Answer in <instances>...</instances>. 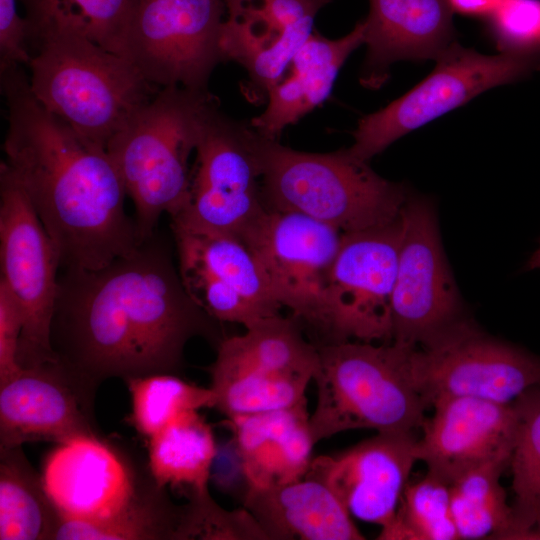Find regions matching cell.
I'll list each match as a JSON object with an SVG mask.
<instances>
[{"label": "cell", "mask_w": 540, "mask_h": 540, "mask_svg": "<svg viewBox=\"0 0 540 540\" xmlns=\"http://www.w3.org/2000/svg\"><path fill=\"white\" fill-rule=\"evenodd\" d=\"M209 316L153 241L97 270L66 269L51 327L61 363L81 383L174 374Z\"/></svg>", "instance_id": "1"}, {"label": "cell", "mask_w": 540, "mask_h": 540, "mask_svg": "<svg viewBox=\"0 0 540 540\" xmlns=\"http://www.w3.org/2000/svg\"><path fill=\"white\" fill-rule=\"evenodd\" d=\"M1 71L8 108L5 162L66 269L97 270L142 243L107 150L44 107L19 65Z\"/></svg>", "instance_id": "2"}, {"label": "cell", "mask_w": 540, "mask_h": 540, "mask_svg": "<svg viewBox=\"0 0 540 540\" xmlns=\"http://www.w3.org/2000/svg\"><path fill=\"white\" fill-rule=\"evenodd\" d=\"M30 88L38 101L104 147L161 89L126 58L69 30L29 39Z\"/></svg>", "instance_id": "3"}, {"label": "cell", "mask_w": 540, "mask_h": 540, "mask_svg": "<svg viewBox=\"0 0 540 540\" xmlns=\"http://www.w3.org/2000/svg\"><path fill=\"white\" fill-rule=\"evenodd\" d=\"M219 106L208 91L161 88L106 145L136 210L141 243L154 236L163 213L175 216L185 203L204 122Z\"/></svg>", "instance_id": "4"}, {"label": "cell", "mask_w": 540, "mask_h": 540, "mask_svg": "<svg viewBox=\"0 0 540 540\" xmlns=\"http://www.w3.org/2000/svg\"><path fill=\"white\" fill-rule=\"evenodd\" d=\"M317 347L316 406L309 418L315 444L355 429H421L429 407L412 377L415 346L349 340Z\"/></svg>", "instance_id": "5"}, {"label": "cell", "mask_w": 540, "mask_h": 540, "mask_svg": "<svg viewBox=\"0 0 540 540\" xmlns=\"http://www.w3.org/2000/svg\"><path fill=\"white\" fill-rule=\"evenodd\" d=\"M255 133L267 209L301 213L342 233L383 226L400 216L408 191L349 149L302 152Z\"/></svg>", "instance_id": "6"}, {"label": "cell", "mask_w": 540, "mask_h": 540, "mask_svg": "<svg viewBox=\"0 0 540 540\" xmlns=\"http://www.w3.org/2000/svg\"><path fill=\"white\" fill-rule=\"evenodd\" d=\"M220 341L210 367L215 407L227 419L288 408L306 399L319 352L296 319L280 314Z\"/></svg>", "instance_id": "7"}, {"label": "cell", "mask_w": 540, "mask_h": 540, "mask_svg": "<svg viewBox=\"0 0 540 540\" xmlns=\"http://www.w3.org/2000/svg\"><path fill=\"white\" fill-rule=\"evenodd\" d=\"M184 205L172 225L243 242L268 212L261 190L256 133L218 106L207 116L195 150Z\"/></svg>", "instance_id": "8"}, {"label": "cell", "mask_w": 540, "mask_h": 540, "mask_svg": "<svg viewBox=\"0 0 540 540\" xmlns=\"http://www.w3.org/2000/svg\"><path fill=\"white\" fill-rule=\"evenodd\" d=\"M414 384L428 405L449 397L512 404L540 386V356L496 338L466 315L411 353Z\"/></svg>", "instance_id": "9"}, {"label": "cell", "mask_w": 540, "mask_h": 540, "mask_svg": "<svg viewBox=\"0 0 540 540\" xmlns=\"http://www.w3.org/2000/svg\"><path fill=\"white\" fill-rule=\"evenodd\" d=\"M434 70L386 107L360 119L355 157L369 162L402 136L465 104L492 87L540 69V51L481 54L455 41L436 59Z\"/></svg>", "instance_id": "10"}, {"label": "cell", "mask_w": 540, "mask_h": 540, "mask_svg": "<svg viewBox=\"0 0 540 540\" xmlns=\"http://www.w3.org/2000/svg\"><path fill=\"white\" fill-rule=\"evenodd\" d=\"M0 265V279L23 313L19 364L32 367L59 361L51 343V327L59 294L60 258L5 161L0 164Z\"/></svg>", "instance_id": "11"}, {"label": "cell", "mask_w": 540, "mask_h": 540, "mask_svg": "<svg viewBox=\"0 0 540 540\" xmlns=\"http://www.w3.org/2000/svg\"><path fill=\"white\" fill-rule=\"evenodd\" d=\"M225 15L223 0H138L124 58L159 88L206 91L212 71L224 60Z\"/></svg>", "instance_id": "12"}, {"label": "cell", "mask_w": 540, "mask_h": 540, "mask_svg": "<svg viewBox=\"0 0 540 540\" xmlns=\"http://www.w3.org/2000/svg\"><path fill=\"white\" fill-rule=\"evenodd\" d=\"M401 221L391 305L392 341L417 347L465 314L430 199L409 195Z\"/></svg>", "instance_id": "13"}, {"label": "cell", "mask_w": 540, "mask_h": 540, "mask_svg": "<svg viewBox=\"0 0 540 540\" xmlns=\"http://www.w3.org/2000/svg\"><path fill=\"white\" fill-rule=\"evenodd\" d=\"M343 234L297 212L269 210L246 238L281 307L327 341V289ZM323 343V344H324Z\"/></svg>", "instance_id": "14"}, {"label": "cell", "mask_w": 540, "mask_h": 540, "mask_svg": "<svg viewBox=\"0 0 540 540\" xmlns=\"http://www.w3.org/2000/svg\"><path fill=\"white\" fill-rule=\"evenodd\" d=\"M401 234V214L389 224L343 234L327 289L326 343L392 341Z\"/></svg>", "instance_id": "15"}, {"label": "cell", "mask_w": 540, "mask_h": 540, "mask_svg": "<svg viewBox=\"0 0 540 540\" xmlns=\"http://www.w3.org/2000/svg\"><path fill=\"white\" fill-rule=\"evenodd\" d=\"M182 285L213 319L243 325L279 314L268 277L237 237L172 225Z\"/></svg>", "instance_id": "16"}, {"label": "cell", "mask_w": 540, "mask_h": 540, "mask_svg": "<svg viewBox=\"0 0 540 540\" xmlns=\"http://www.w3.org/2000/svg\"><path fill=\"white\" fill-rule=\"evenodd\" d=\"M224 60L248 74L250 99L265 100L291 58L312 34L317 13L332 0H223Z\"/></svg>", "instance_id": "17"}, {"label": "cell", "mask_w": 540, "mask_h": 540, "mask_svg": "<svg viewBox=\"0 0 540 540\" xmlns=\"http://www.w3.org/2000/svg\"><path fill=\"white\" fill-rule=\"evenodd\" d=\"M415 432H383L333 455L312 459L305 476L327 485L348 513L384 528L397 514L413 465Z\"/></svg>", "instance_id": "18"}, {"label": "cell", "mask_w": 540, "mask_h": 540, "mask_svg": "<svg viewBox=\"0 0 540 540\" xmlns=\"http://www.w3.org/2000/svg\"><path fill=\"white\" fill-rule=\"evenodd\" d=\"M417 442L418 460L427 472L449 485L484 464L510 459L517 428L514 403L474 397L436 401Z\"/></svg>", "instance_id": "19"}, {"label": "cell", "mask_w": 540, "mask_h": 540, "mask_svg": "<svg viewBox=\"0 0 540 540\" xmlns=\"http://www.w3.org/2000/svg\"><path fill=\"white\" fill-rule=\"evenodd\" d=\"M41 479L59 516L72 520L111 518L138 491L123 458L95 434L59 442L44 460Z\"/></svg>", "instance_id": "20"}, {"label": "cell", "mask_w": 540, "mask_h": 540, "mask_svg": "<svg viewBox=\"0 0 540 540\" xmlns=\"http://www.w3.org/2000/svg\"><path fill=\"white\" fill-rule=\"evenodd\" d=\"M76 382L80 380L59 360L23 367L1 384V449L94 434Z\"/></svg>", "instance_id": "21"}, {"label": "cell", "mask_w": 540, "mask_h": 540, "mask_svg": "<svg viewBox=\"0 0 540 540\" xmlns=\"http://www.w3.org/2000/svg\"><path fill=\"white\" fill-rule=\"evenodd\" d=\"M364 23V82L376 86L398 60L437 59L453 42L447 0H369Z\"/></svg>", "instance_id": "22"}, {"label": "cell", "mask_w": 540, "mask_h": 540, "mask_svg": "<svg viewBox=\"0 0 540 540\" xmlns=\"http://www.w3.org/2000/svg\"><path fill=\"white\" fill-rule=\"evenodd\" d=\"M307 400L257 414L227 419L248 488L283 485L305 477L313 442Z\"/></svg>", "instance_id": "23"}, {"label": "cell", "mask_w": 540, "mask_h": 540, "mask_svg": "<svg viewBox=\"0 0 540 540\" xmlns=\"http://www.w3.org/2000/svg\"><path fill=\"white\" fill-rule=\"evenodd\" d=\"M361 44L363 21L349 34L334 40L312 32L269 90L267 107L251 120V128L266 138L277 139L285 127L328 98L340 68Z\"/></svg>", "instance_id": "24"}, {"label": "cell", "mask_w": 540, "mask_h": 540, "mask_svg": "<svg viewBox=\"0 0 540 540\" xmlns=\"http://www.w3.org/2000/svg\"><path fill=\"white\" fill-rule=\"evenodd\" d=\"M243 503L268 540L365 539L334 492L314 478L248 488Z\"/></svg>", "instance_id": "25"}, {"label": "cell", "mask_w": 540, "mask_h": 540, "mask_svg": "<svg viewBox=\"0 0 540 540\" xmlns=\"http://www.w3.org/2000/svg\"><path fill=\"white\" fill-rule=\"evenodd\" d=\"M149 440V469L155 484L185 489L189 497L208 491L217 444L198 410L181 412Z\"/></svg>", "instance_id": "26"}, {"label": "cell", "mask_w": 540, "mask_h": 540, "mask_svg": "<svg viewBox=\"0 0 540 540\" xmlns=\"http://www.w3.org/2000/svg\"><path fill=\"white\" fill-rule=\"evenodd\" d=\"M189 505L175 506L163 488L140 492L121 512L100 521L64 519L56 528L57 540L187 539Z\"/></svg>", "instance_id": "27"}, {"label": "cell", "mask_w": 540, "mask_h": 540, "mask_svg": "<svg viewBox=\"0 0 540 540\" xmlns=\"http://www.w3.org/2000/svg\"><path fill=\"white\" fill-rule=\"evenodd\" d=\"M21 1L29 39L50 30H69L124 57L126 35L138 0Z\"/></svg>", "instance_id": "28"}, {"label": "cell", "mask_w": 540, "mask_h": 540, "mask_svg": "<svg viewBox=\"0 0 540 540\" xmlns=\"http://www.w3.org/2000/svg\"><path fill=\"white\" fill-rule=\"evenodd\" d=\"M19 448L1 449L0 539H53L59 513Z\"/></svg>", "instance_id": "29"}, {"label": "cell", "mask_w": 540, "mask_h": 540, "mask_svg": "<svg viewBox=\"0 0 540 540\" xmlns=\"http://www.w3.org/2000/svg\"><path fill=\"white\" fill-rule=\"evenodd\" d=\"M510 459L474 468L450 484V502L459 539H511L512 507L500 483Z\"/></svg>", "instance_id": "30"}, {"label": "cell", "mask_w": 540, "mask_h": 540, "mask_svg": "<svg viewBox=\"0 0 540 540\" xmlns=\"http://www.w3.org/2000/svg\"><path fill=\"white\" fill-rule=\"evenodd\" d=\"M517 428L509 467L512 472L514 539H540V386L514 402Z\"/></svg>", "instance_id": "31"}, {"label": "cell", "mask_w": 540, "mask_h": 540, "mask_svg": "<svg viewBox=\"0 0 540 540\" xmlns=\"http://www.w3.org/2000/svg\"><path fill=\"white\" fill-rule=\"evenodd\" d=\"M131 394L130 424L147 439L187 410L214 408L212 389L185 382L174 374H152L126 380Z\"/></svg>", "instance_id": "32"}, {"label": "cell", "mask_w": 540, "mask_h": 540, "mask_svg": "<svg viewBox=\"0 0 540 540\" xmlns=\"http://www.w3.org/2000/svg\"><path fill=\"white\" fill-rule=\"evenodd\" d=\"M381 540H458L450 485L427 472L408 482L394 521L381 528Z\"/></svg>", "instance_id": "33"}, {"label": "cell", "mask_w": 540, "mask_h": 540, "mask_svg": "<svg viewBox=\"0 0 540 540\" xmlns=\"http://www.w3.org/2000/svg\"><path fill=\"white\" fill-rule=\"evenodd\" d=\"M189 498L191 539L268 540L245 507L227 511L215 503L208 491Z\"/></svg>", "instance_id": "34"}, {"label": "cell", "mask_w": 540, "mask_h": 540, "mask_svg": "<svg viewBox=\"0 0 540 540\" xmlns=\"http://www.w3.org/2000/svg\"><path fill=\"white\" fill-rule=\"evenodd\" d=\"M488 21L501 52L540 51V0H501Z\"/></svg>", "instance_id": "35"}, {"label": "cell", "mask_w": 540, "mask_h": 540, "mask_svg": "<svg viewBox=\"0 0 540 540\" xmlns=\"http://www.w3.org/2000/svg\"><path fill=\"white\" fill-rule=\"evenodd\" d=\"M24 319L20 305L0 279V385L22 370L18 361Z\"/></svg>", "instance_id": "36"}, {"label": "cell", "mask_w": 540, "mask_h": 540, "mask_svg": "<svg viewBox=\"0 0 540 540\" xmlns=\"http://www.w3.org/2000/svg\"><path fill=\"white\" fill-rule=\"evenodd\" d=\"M30 60L28 22L18 14L16 0H0V70Z\"/></svg>", "instance_id": "37"}, {"label": "cell", "mask_w": 540, "mask_h": 540, "mask_svg": "<svg viewBox=\"0 0 540 540\" xmlns=\"http://www.w3.org/2000/svg\"><path fill=\"white\" fill-rule=\"evenodd\" d=\"M501 0H447L453 12L476 17H488Z\"/></svg>", "instance_id": "38"}, {"label": "cell", "mask_w": 540, "mask_h": 540, "mask_svg": "<svg viewBox=\"0 0 540 540\" xmlns=\"http://www.w3.org/2000/svg\"><path fill=\"white\" fill-rule=\"evenodd\" d=\"M526 268L528 270H540V244L537 250L529 258Z\"/></svg>", "instance_id": "39"}]
</instances>
